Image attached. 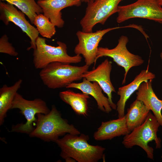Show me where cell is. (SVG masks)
I'll return each instance as SVG.
<instances>
[{
    "label": "cell",
    "mask_w": 162,
    "mask_h": 162,
    "mask_svg": "<svg viewBox=\"0 0 162 162\" xmlns=\"http://www.w3.org/2000/svg\"><path fill=\"white\" fill-rule=\"evenodd\" d=\"M88 135L80 136L67 134L56 142L60 148V156L65 160L71 158L78 162H97L103 158L105 148L88 142Z\"/></svg>",
    "instance_id": "6da1fadb"
},
{
    "label": "cell",
    "mask_w": 162,
    "mask_h": 162,
    "mask_svg": "<svg viewBox=\"0 0 162 162\" xmlns=\"http://www.w3.org/2000/svg\"><path fill=\"white\" fill-rule=\"evenodd\" d=\"M36 127L29 134L32 137L40 139L45 142H55L60 136L66 134H80V131L73 125L62 118L55 105L47 114L39 113L36 115Z\"/></svg>",
    "instance_id": "7a4b0ae2"
},
{
    "label": "cell",
    "mask_w": 162,
    "mask_h": 162,
    "mask_svg": "<svg viewBox=\"0 0 162 162\" xmlns=\"http://www.w3.org/2000/svg\"><path fill=\"white\" fill-rule=\"evenodd\" d=\"M89 66L86 64L78 66L53 62L41 69L39 75L44 84L48 88H60L82 79L83 74L88 70Z\"/></svg>",
    "instance_id": "3957f363"
},
{
    "label": "cell",
    "mask_w": 162,
    "mask_h": 162,
    "mask_svg": "<svg viewBox=\"0 0 162 162\" xmlns=\"http://www.w3.org/2000/svg\"><path fill=\"white\" fill-rule=\"evenodd\" d=\"M160 126L155 116L150 112L142 124L124 136L122 143L128 148L136 146H139L145 152L148 158L153 160L154 150L148 143L154 140L156 148L161 147V140L157 135Z\"/></svg>",
    "instance_id": "277c9868"
},
{
    "label": "cell",
    "mask_w": 162,
    "mask_h": 162,
    "mask_svg": "<svg viewBox=\"0 0 162 162\" xmlns=\"http://www.w3.org/2000/svg\"><path fill=\"white\" fill-rule=\"evenodd\" d=\"M58 46H53L46 43V39L38 37L36 41V49L33 52V63L37 69H42L49 64L59 62L64 64L77 63L80 62V55L71 56L67 53V47L64 43L58 41Z\"/></svg>",
    "instance_id": "5b68a950"
},
{
    "label": "cell",
    "mask_w": 162,
    "mask_h": 162,
    "mask_svg": "<svg viewBox=\"0 0 162 162\" xmlns=\"http://www.w3.org/2000/svg\"><path fill=\"white\" fill-rule=\"evenodd\" d=\"M18 109L20 112L26 120L25 123H20L13 125L11 132L25 133L29 134L34 129V122H36L35 116L39 113L44 114L50 111L46 102L40 98L28 100L23 98L17 92L16 94L12 103L11 109Z\"/></svg>",
    "instance_id": "8992f818"
},
{
    "label": "cell",
    "mask_w": 162,
    "mask_h": 162,
    "mask_svg": "<svg viewBox=\"0 0 162 162\" xmlns=\"http://www.w3.org/2000/svg\"><path fill=\"white\" fill-rule=\"evenodd\" d=\"M123 0H90L80 24L82 31L92 32L97 24L104 25L112 15L117 13L118 4Z\"/></svg>",
    "instance_id": "52a82bcc"
},
{
    "label": "cell",
    "mask_w": 162,
    "mask_h": 162,
    "mask_svg": "<svg viewBox=\"0 0 162 162\" xmlns=\"http://www.w3.org/2000/svg\"><path fill=\"white\" fill-rule=\"evenodd\" d=\"M117 13L118 23L131 18H140L162 23V8L158 0H137L129 4L119 5Z\"/></svg>",
    "instance_id": "ba28073f"
},
{
    "label": "cell",
    "mask_w": 162,
    "mask_h": 162,
    "mask_svg": "<svg viewBox=\"0 0 162 162\" xmlns=\"http://www.w3.org/2000/svg\"><path fill=\"white\" fill-rule=\"evenodd\" d=\"M128 42V37L122 35L118 39L117 45L113 49L98 47L94 64V66L99 58L107 56L112 58L118 65L123 67L124 69L122 84L125 82L126 76L129 70L131 68L141 65L144 62V60L141 56L132 54L128 50L126 45Z\"/></svg>",
    "instance_id": "9c48e42d"
},
{
    "label": "cell",
    "mask_w": 162,
    "mask_h": 162,
    "mask_svg": "<svg viewBox=\"0 0 162 162\" xmlns=\"http://www.w3.org/2000/svg\"><path fill=\"white\" fill-rule=\"evenodd\" d=\"M127 27H130V26L109 28L94 32H86L78 31L76 35L78 43L74 48V53L76 55L82 56L86 64L90 66L94 63V64L98 45L104 35L112 30Z\"/></svg>",
    "instance_id": "30bf717a"
},
{
    "label": "cell",
    "mask_w": 162,
    "mask_h": 162,
    "mask_svg": "<svg viewBox=\"0 0 162 162\" xmlns=\"http://www.w3.org/2000/svg\"><path fill=\"white\" fill-rule=\"evenodd\" d=\"M25 14L18 10L13 5L8 2H0V19L6 25L11 22L19 27L30 38L31 46L27 49H36V41L39 33L25 17Z\"/></svg>",
    "instance_id": "8fae6325"
},
{
    "label": "cell",
    "mask_w": 162,
    "mask_h": 162,
    "mask_svg": "<svg viewBox=\"0 0 162 162\" xmlns=\"http://www.w3.org/2000/svg\"><path fill=\"white\" fill-rule=\"evenodd\" d=\"M112 68V62L106 59L95 68L87 71L83 74L82 76L83 78H85L91 82H97L107 94L112 109L116 110V105L112 100V93L116 91L110 80V74Z\"/></svg>",
    "instance_id": "7c38bea8"
},
{
    "label": "cell",
    "mask_w": 162,
    "mask_h": 162,
    "mask_svg": "<svg viewBox=\"0 0 162 162\" xmlns=\"http://www.w3.org/2000/svg\"><path fill=\"white\" fill-rule=\"evenodd\" d=\"M82 0H38L37 3L41 8L44 14L58 28L64 26L62 10L66 8L80 6Z\"/></svg>",
    "instance_id": "4fadbf2b"
},
{
    "label": "cell",
    "mask_w": 162,
    "mask_h": 162,
    "mask_svg": "<svg viewBox=\"0 0 162 162\" xmlns=\"http://www.w3.org/2000/svg\"><path fill=\"white\" fill-rule=\"evenodd\" d=\"M152 80L142 82L136 92V99L142 101L151 110L160 126L162 127V99H159L152 87Z\"/></svg>",
    "instance_id": "5bb4252c"
},
{
    "label": "cell",
    "mask_w": 162,
    "mask_h": 162,
    "mask_svg": "<svg viewBox=\"0 0 162 162\" xmlns=\"http://www.w3.org/2000/svg\"><path fill=\"white\" fill-rule=\"evenodd\" d=\"M155 77V75L149 71L148 69L143 70L136 76L131 82L118 88L117 94L120 96V98L116 104V110L118 113V118L124 116L126 102L132 94L136 91L137 90L141 83L145 81L152 80Z\"/></svg>",
    "instance_id": "9a60e30c"
},
{
    "label": "cell",
    "mask_w": 162,
    "mask_h": 162,
    "mask_svg": "<svg viewBox=\"0 0 162 162\" xmlns=\"http://www.w3.org/2000/svg\"><path fill=\"white\" fill-rule=\"evenodd\" d=\"M130 132L127 126L125 115L116 119L102 122L94 134L96 140H111L114 137L125 136Z\"/></svg>",
    "instance_id": "2e32d148"
},
{
    "label": "cell",
    "mask_w": 162,
    "mask_h": 162,
    "mask_svg": "<svg viewBox=\"0 0 162 162\" xmlns=\"http://www.w3.org/2000/svg\"><path fill=\"white\" fill-rule=\"evenodd\" d=\"M66 88H75L78 89L82 93L90 95L96 100L98 108L101 111L108 113L112 110L108 98L102 92V89L96 82L91 81L85 78H82V82H72L68 85Z\"/></svg>",
    "instance_id": "e0dca14e"
},
{
    "label": "cell",
    "mask_w": 162,
    "mask_h": 162,
    "mask_svg": "<svg viewBox=\"0 0 162 162\" xmlns=\"http://www.w3.org/2000/svg\"><path fill=\"white\" fill-rule=\"evenodd\" d=\"M59 96L63 101L70 106L76 114L85 116L88 115L89 95L68 90L60 92Z\"/></svg>",
    "instance_id": "ac0fdd59"
},
{
    "label": "cell",
    "mask_w": 162,
    "mask_h": 162,
    "mask_svg": "<svg viewBox=\"0 0 162 162\" xmlns=\"http://www.w3.org/2000/svg\"><path fill=\"white\" fill-rule=\"evenodd\" d=\"M150 112L142 101L136 99L130 104L125 115L130 132L144 122Z\"/></svg>",
    "instance_id": "d6986e66"
},
{
    "label": "cell",
    "mask_w": 162,
    "mask_h": 162,
    "mask_svg": "<svg viewBox=\"0 0 162 162\" xmlns=\"http://www.w3.org/2000/svg\"><path fill=\"white\" fill-rule=\"evenodd\" d=\"M22 81L20 79L13 85L8 86L4 85L0 88V125L4 122L8 111L11 109L12 103Z\"/></svg>",
    "instance_id": "ffe728a7"
},
{
    "label": "cell",
    "mask_w": 162,
    "mask_h": 162,
    "mask_svg": "<svg viewBox=\"0 0 162 162\" xmlns=\"http://www.w3.org/2000/svg\"><path fill=\"white\" fill-rule=\"evenodd\" d=\"M5 1L19 8L28 17L33 24L35 17L43 13L41 7L35 0H0Z\"/></svg>",
    "instance_id": "44dd1931"
},
{
    "label": "cell",
    "mask_w": 162,
    "mask_h": 162,
    "mask_svg": "<svg viewBox=\"0 0 162 162\" xmlns=\"http://www.w3.org/2000/svg\"><path fill=\"white\" fill-rule=\"evenodd\" d=\"M33 24L43 37L50 38L56 33V26L44 14H40L38 15L34 19Z\"/></svg>",
    "instance_id": "7402d4cb"
},
{
    "label": "cell",
    "mask_w": 162,
    "mask_h": 162,
    "mask_svg": "<svg viewBox=\"0 0 162 162\" xmlns=\"http://www.w3.org/2000/svg\"><path fill=\"white\" fill-rule=\"evenodd\" d=\"M0 52L14 56L18 54L12 44L8 42V38L6 34L3 35L0 39Z\"/></svg>",
    "instance_id": "603a6c76"
},
{
    "label": "cell",
    "mask_w": 162,
    "mask_h": 162,
    "mask_svg": "<svg viewBox=\"0 0 162 162\" xmlns=\"http://www.w3.org/2000/svg\"><path fill=\"white\" fill-rule=\"evenodd\" d=\"M90 0H82V2L88 3Z\"/></svg>",
    "instance_id": "cb8c5ba5"
},
{
    "label": "cell",
    "mask_w": 162,
    "mask_h": 162,
    "mask_svg": "<svg viewBox=\"0 0 162 162\" xmlns=\"http://www.w3.org/2000/svg\"><path fill=\"white\" fill-rule=\"evenodd\" d=\"M160 4L162 6V0H158Z\"/></svg>",
    "instance_id": "d4e9b609"
},
{
    "label": "cell",
    "mask_w": 162,
    "mask_h": 162,
    "mask_svg": "<svg viewBox=\"0 0 162 162\" xmlns=\"http://www.w3.org/2000/svg\"><path fill=\"white\" fill-rule=\"evenodd\" d=\"M160 56L161 58V59L162 60V52H161L160 55Z\"/></svg>",
    "instance_id": "484cf974"
}]
</instances>
